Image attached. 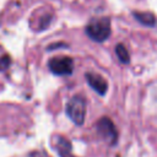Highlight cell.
<instances>
[{
	"label": "cell",
	"instance_id": "1",
	"mask_svg": "<svg viewBox=\"0 0 157 157\" xmlns=\"http://www.w3.org/2000/svg\"><path fill=\"white\" fill-rule=\"evenodd\" d=\"M86 34L94 42H104L110 36V20L101 17L90 21L86 26Z\"/></svg>",
	"mask_w": 157,
	"mask_h": 157
},
{
	"label": "cell",
	"instance_id": "2",
	"mask_svg": "<svg viewBox=\"0 0 157 157\" xmlns=\"http://www.w3.org/2000/svg\"><path fill=\"white\" fill-rule=\"evenodd\" d=\"M66 114L67 117L76 124L82 125L86 117V99L83 96H74L66 104Z\"/></svg>",
	"mask_w": 157,
	"mask_h": 157
},
{
	"label": "cell",
	"instance_id": "3",
	"mask_svg": "<svg viewBox=\"0 0 157 157\" xmlns=\"http://www.w3.org/2000/svg\"><path fill=\"white\" fill-rule=\"evenodd\" d=\"M48 67L54 75H71L74 71V60L70 56H55L49 60Z\"/></svg>",
	"mask_w": 157,
	"mask_h": 157
},
{
	"label": "cell",
	"instance_id": "4",
	"mask_svg": "<svg viewBox=\"0 0 157 157\" xmlns=\"http://www.w3.org/2000/svg\"><path fill=\"white\" fill-rule=\"evenodd\" d=\"M97 131L99 135L105 139L110 145H115L118 141V131L115 129V125L108 117H103L97 123Z\"/></svg>",
	"mask_w": 157,
	"mask_h": 157
},
{
	"label": "cell",
	"instance_id": "5",
	"mask_svg": "<svg viewBox=\"0 0 157 157\" xmlns=\"http://www.w3.org/2000/svg\"><path fill=\"white\" fill-rule=\"evenodd\" d=\"M87 83L91 86V88L93 91H96L98 94L104 96L107 90H108V83L107 81L98 74H93V72H86L85 75Z\"/></svg>",
	"mask_w": 157,
	"mask_h": 157
},
{
	"label": "cell",
	"instance_id": "6",
	"mask_svg": "<svg viewBox=\"0 0 157 157\" xmlns=\"http://www.w3.org/2000/svg\"><path fill=\"white\" fill-rule=\"evenodd\" d=\"M54 147L60 157H75L72 155V148L70 141H67L63 136H55L54 139Z\"/></svg>",
	"mask_w": 157,
	"mask_h": 157
},
{
	"label": "cell",
	"instance_id": "7",
	"mask_svg": "<svg viewBox=\"0 0 157 157\" xmlns=\"http://www.w3.org/2000/svg\"><path fill=\"white\" fill-rule=\"evenodd\" d=\"M134 17L142 23L144 26H148V27H153L156 25V17L151 13V12H142V11H135Z\"/></svg>",
	"mask_w": 157,
	"mask_h": 157
},
{
	"label": "cell",
	"instance_id": "8",
	"mask_svg": "<svg viewBox=\"0 0 157 157\" xmlns=\"http://www.w3.org/2000/svg\"><path fill=\"white\" fill-rule=\"evenodd\" d=\"M115 54H117L118 59H119L123 64H128V63L130 61L129 52H128V49H126L123 44H117V47H115Z\"/></svg>",
	"mask_w": 157,
	"mask_h": 157
},
{
	"label": "cell",
	"instance_id": "9",
	"mask_svg": "<svg viewBox=\"0 0 157 157\" xmlns=\"http://www.w3.org/2000/svg\"><path fill=\"white\" fill-rule=\"evenodd\" d=\"M10 65V58L9 56H2L0 58V70H6Z\"/></svg>",
	"mask_w": 157,
	"mask_h": 157
}]
</instances>
